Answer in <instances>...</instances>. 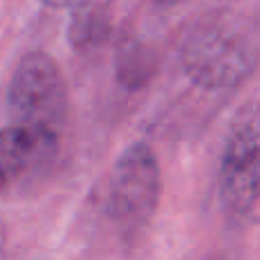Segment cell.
<instances>
[{
    "label": "cell",
    "instance_id": "3",
    "mask_svg": "<svg viewBox=\"0 0 260 260\" xmlns=\"http://www.w3.org/2000/svg\"><path fill=\"white\" fill-rule=\"evenodd\" d=\"M160 197V167L146 144H133L119 157L108 187V210L123 224H142Z\"/></svg>",
    "mask_w": 260,
    "mask_h": 260
},
{
    "label": "cell",
    "instance_id": "2",
    "mask_svg": "<svg viewBox=\"0 0 260 260\" xmlns=\"http://www.w3.org/2000/svg\"><path fill=\"white\" fill-rule=\"evenodd\" d=\"M219 194L235 219L260 224V105L247 108L231 128L219 167Z\"/></svg>",
    "mask_w": 260,
    "mask_h": 260
},
{
    "label": "cell",
    "instance_id": "5",
    "mask_svg": "<svg viewBox=\"0 0 260 260\" xmlns=\"http://www.w3.org/2000/svg\"><path fill=\"white\" fill-rule=\"evenodd\" d=\"M55 146L57 142H50L25 128L9 126L0 130V187L9 185L35 162L50 157Z\"/></svg>",
    "mask_w": 260,
    "mask_h": 260
},
{
    "label": "cell",
    "instance_id": "1",
    "mask_svg": "<svg viewBox=\"0 0 260 260\" xmlns=\"http://www.w3.org/2000/svg\"><path fill=\"white\" fill-rule=\"evenodd\" d=\"M12 126L57 142L67 123V85L59 67L46 53H30L18 62L9 82Z\"/></svg>",
    "mask_w": 260,
    "mask_h": 260
},
{
    "label": "cell",
    "instance_id": "7",
    "mask_svg": "<svg viewBox=\"0 0 260 260\" xmlns=\"http://www.w3.org/2000/svg\"><path fill=\"white\" fill-rule=\"evenodd\" d=\"M157 3H162V5H174V3H180V0H157Z\"/></svg>",
    "mask_w": 260,
    "mask_h": 260
},
{
    "label": "cell",
    "instance_id": "6",
    "mask_svg": "<svg viewBox=\"0 0 260 260\" xmlns=\"http://www.w3.org/2000/svg\"><path fill=\"white\" fill-rule=\"evenodd\" d=\"M46 7H53V9H69V7H78L82 5L85 0H41Z\"/></svg>",
    "mask_w": 260,
    "mask_h": 260
},
{
    "label": "cell",
    "instance_id": "8",
    "mask_svg": "<svg viewBox=\"0 0 260 260\" xmlns=\"http://www.w3.org/2000/svg\"><path fill=\"white\" fill-rule=\"evenodd\" d=\"M0 242H3V229H0Z\"/></svg>",
    "mask_w": 260,
    "mask_h": 260
},
{
    "label": "cell",
    "instance_id": "4",
    "mask_svg": "<svg viewBox=\"0 0 260 260\" xmlns=\"http://www.w3.org/2000/svg\"><path fill=\"white\" fill-rule=\"evenodd\" d=\"M183 62L189 76L206 87L231 85L247 73L244 50L217 32H203L187 39Z\"/></svg>",
    "mask_w": 260,
    "mask_h": 260
}]
</instances>
